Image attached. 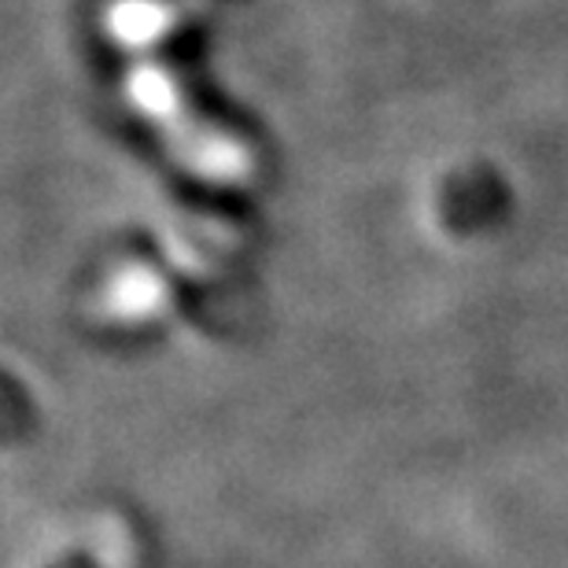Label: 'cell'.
Masks as SVG:
<instances>
[{"label":"cell","instance_id":"cell-1","mask_svg":"<svg viewBox=\"0 0 568 568\" xmlns=\"http://www.w3.org/2000/svg\"><path fill=\"white\" fill-rule=\"evenodd\" d=\"M126 93L133 108L163 133L178 159H185L192 170L207 178H236L244 174V148H236L225 133L207 126L196 111L185 104V93L178 89V78L159 63L155 55H133L126 71Z\"/></svg>","mask_w":568,"mask_h":568}]
</instances>
